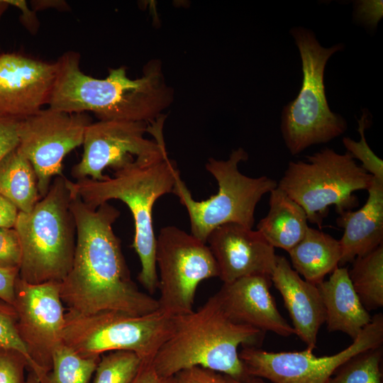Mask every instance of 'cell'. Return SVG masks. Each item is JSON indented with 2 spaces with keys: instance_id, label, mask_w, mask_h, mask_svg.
<instances>
[{
  "instance_id": "f546056e",
  "label": "cell",
  "mask_w": 383,
  "mask_h": 383,
  "mask_svg": "<svg viewBox=\"0 0 383 383\" xmlns=\"http://www.w3.org/2000/svg\"><path fill=\"white\" fill-rule=\"evenodd\" d=\"M27 358L19 351L0 347V383H26Z\"/></svg>"
},
{
  "instance_id": "2e32d148",
  "label": "cell",
  "mask_w": 383,
  "mask_h": 383,
  "mask_svg": "<svg viewBox=\"0 0 383 383\" xmlns=\"http://www.w3.org/2000/svg\"><path fill=\"white\" fill-rule=\"evenodd\" d=\"M206 243L223 284L251 275L270 277L275 267L274 248L258 231L227 223L215 228Z\"/></svg>"
},
{
  "instance_id": "836d02e7",
  "label": "cell",
  "mask_w": 383,
  "mask_h": 383,
  "mask_svg": "<svg viewBox=\"0 0 383 383\" xmlns=\"http://www.w3.org/2000/svg\"><path fill=\"white\" fill-rule=\"evenodd\" d=\"M19 121L0 116V161L18 145Z\"/></svg>"
},
{
  "instance_id": "cb8c5ba5",
  "label": "cell",
  "mask_w": 383,
  "mask_h": 383,
  "mask_svg": "<svg viewBox=\"0 0 383 383\" xmlns=\"http://www.w3.org/2000/svg\"><path fill=\"white\" fill-rule=\"evenodd\" d=\"M348 274L362 305L368 311L383 306V245L356 257Z\"/></svg>"
},
{
  "instance_id": "f1b7e54d",
  "label": "cell",
  "mask_w": 383,
  "mask_h": 383,
  "mask_svg": "<svg viewBox=\"0 0 383 383\" xmlns=\"http://www.w3.org/2000/svg\"><path fill=\"white\" fill-rule=\"evenodd\" d=\"M368 112L362 111V115L358 122V132L360 134V141H355L349 137L343 138V143L352 157L362 162V167L373 177L383 180V161L377 157L367 143L365 131L368 127Z\"/></svg>"
},
{
  "instance_id": "3957f363",
  "label": "cell",
  "mask_w": 383,
  "mask_h": 383,
  "mask_svg": "<svg viewBox=\"0 0 383 383\" xmlns=\"http://www.w3.org/2000/svg\"><path fill=\"white\" fill-rule=\"evenodd\" d=\"M171 334L152 361L157 373L171 378L184 370L201 367L238 381L251 377L239 357L240 345L252 346L264 332L233 321L216 294L196 311L172 317Z\"/></svg>"
},
{
  "instance_id": "ffe728a7",
  "label": "cell",
  "mask_w": 383,
  "mask_h": 383,
  "mask_svg": "<svg viewBox=\"0 0 383 383\" xmlns=\"http://www.w3.org/2000/svg\"><path fill=\"white\" fill-rule=\"evenodd\" d=\"M325 309L327 329L355 340L371 322L369 311L355 291L345 267H338L328 280L316 285Z\"/></svg>"
},
{
  "instance_id": "7a4b0ae2",
  "label": "cell",
  "mask_w": 383,
  "mask_h": 383,
  "mask_svg": "<svg viewBox=\"0 0 383 383\" xmlns=\"http://www.w3.org/2000/svg\"><path fill=\"white\" fill-rule=\"evenodd\" d=\"M79 55L63 54L56 62V78L49 108L66 113L93 112L100 121H152L170 106L172 93L161 64L151 60L140 78L131 79L126 68L109 71L105 79L85 74Z\"/></svg>"
},
{
  "instance_id": "f35d334b",
  "label": "cell",
  "mask_w": 383,
  "mask_h": 383,
  "mask_svg": "<svg viewBox=\"0 0 383 383\" xmlns=\"http://www.w3.org/2000/svg\"><path fill=\"white\" fill-rule=\"evenodd\" d=\"M226 382L227 383H267V382H265V381H263L262 379H258V378H255L252 380H250V381H238V380H236V379H234L230 377H228L226 375Z\"/></svg>"
},
{
  "instance_id": "30bf717a",
  "label": "cell",
  "mask_w": 383,
  "mask_h": 383,
  "mask_svg": "<svg viewBox=\"0 0 383 383\" xmlns=\"http://www.w3.org/2000/svg\"><path fill=\"white\" fill-rule=\"evenodd\" d=\"M155 262L159 270V311L170 317L193 311L200 282L219 276L206 243L174 226L161 228L156 238Z\"/></svg>"
},
{
  "instance_id": "83f0119b",
  "label": "cell",
  "mask_w": 383,
  "mask_h": 383,
  "mask_svg": "<svg viewBox=\"0 0 383 383\" xmlns=\"http://www.w3.org/2000/svg\"><path fill=\"white\" fill-rule=\"evenodd\" d=\"M0 347L12 348L21 353L28 361V370L35 372L40 383H49L30 357L17 331V314L13 306L0 299Z\"/></svg>"
},
{
  "instance_id": "9c48e42d",
  "label": "cell",
  "mask_w": 383,
  "mask_h": 383,
  "mask_svg": "<svg viewBox=\"0 0 383 383\" xmlns=\"http://www.w3.org/2000/svg\"><path fill=\"white\" fill-rule=\"evenodd\" d=\"M172 317L159 310L143 316L116 311L89 315L67 312L62 343L82 357L128 350L143 362H152L171 334Z\"/></svg>"
},
{
  "instance_id": "52a82bcc",
  "label": "cell",
  "mask_w": 383,
  "mask_h": 383,
  "mask_svg": "<svg viewBox=\"0 0 383 383\" xmlns=\"http://www.w3.org/2000/svg\"><path fill=\"white\" fill-rule=\"evenodd\" d=\"M306 159L289 162L277 187L304 209L308 221L321 228L331 206L338 214L357 207L354 192L367 190L373 177L347 151L339 154L324 148Z\"/></svg>"
},
{
  "instance_id": "8d00e7d4",
  "label": "cell",
  "mask_w": 383,
  "mask_h": 383,
  "mask_svg": "<svg viewBox=\"0 0 383 383\" xmlns=\"http://www.w3.org/2000/svg\"><path fill=\"white\" fill-rule=\"evenodd\" d=\"M19 211L0 194V228H14Z\"/></svg>"
},
{
  "instance_id": "4dcf8cb0",
  "label": "cell",
  "mask_w": 383,
  "mask_h": 383,
  "mask_svg": "<svg viewBox=\"0 0 383 383\" xmlns=\"http://www.w3.org/2000/svg\"><path fill=\"white\" fill-rule=\"evenodd\" d=\"M22 260L20 238L14 228H0V268L18 269Z\"/></svg>"
},
{
  "instance_id": "1f68e13d",
  "label": "cell",
  "mask_w": 383,
  "mask_h": 383,
  "mask_svg": "<svg viewBox=\"0 0 383 383\" xmlns=\"http://www.w3.org/2000/svg\"><path fill=\"white\" fill-rule=\"evenodd\" d=\"M172 380L173 383H227L224 374L201 367L180 371L172 377Z\"/></svg>"
},
{
  "instance_id": "8992f818",
  "label": "cell",
  "mask_w": 383,
  "mask_h": 383,
  "mask_svg": "<svg viewBox=\"0 0 383 383\" xmlns=\"http://www.w3.org/2000/svg\"><path fill=\"white\" fill-rule=\"evenodd\" d=\"M290 34L299 52L303 81L297 96L283 107L281 132L289 152L295 155L340 136L348 124L341 115L331 110L324 84L326 63L343 45L323 47L314 33L302 26L292 28Z\"/></svg>"
},
{
  "instance_id": "d590c367",
  "label": "cell",
  "mask_w": 383,
  "mask_h": 383,
  "mask_svg": "<svg viewBox=\"0 0 383 383\" xmlns=\"http://www.w3.org/2000/svg\"><path fill=\"white\" fill-rule=\"evenodd\" d=\"M132 383H173L172 377L164 378L155 371L152 362H143Z\"/></svg>"
},
{
  "instance_id": "4fadbf2b",
  "label": "cell",
  "mask_w": 383,
  "mask_h": 383,
  "mask_svg": "<svg viewBox=\"0 0 383 383\" xmlns=\"http://www.w3.org/2000/svg\"><path fill=\"white\" fill-rule=\"evenodd\" d=\"M91 123L86 113H66L50 108L19 121L18 150L31 163L41 198L52 179L62 175V161L82 145L84 132Z\"/></svg>"
},
{
  "instance_id": "ba28073f",
  "label": "cell",
  "mask_w": 383,
  "mask_h": 383,
  "mask_svg": "<svg viewBox=\"0 0 383 383\" xmlns=\"http://www.w3.org/2000/svg\"><path fill=\"white\" fill-rule=\"evenodd\" d=\"M248 159L239 148L231 152L227 160L209 158L206 170L216 179L218 192L206 200L196 201L179 174L172 190L186 208L190 221L191 234L206 243L209 234L216 228L235 223L252 229L257 204L262 196L277 187L274 179L267 176L250 177L242 174L238 165Z\"/></svg>"
},
{
  "instance_id": "8fae6325",
  "label": "cell",
  "mask_w": 383,
  "mask_h": 383,
  "mask_svg": "<svg viewBox=\"0 0 383 383\" xmlns=\"http://www.w3.org/2000/svg\"><path fill=\"white\" fill-rule=\"evenodd\" d=\"M163 123L162 117L153 121L152 126L126 121L91 123L84 132L82 158L72 169V177L76 180H104L106 175L103 171L106 167L117 171L137 159L160 155L166 149Z\"/></svg>"
},
{
  "instance_id": "7402d4cb",
  "label": "cell",
  "mask_w": 383,
  "mask_h": 383,
  "mask_svg": "<svg viewBox=\"0 0 383 383\" xmlns=\"http://www.w3.org/2000/svg\"><path fill=\"white\" fill-rule=\"evenodd\" d=\"M288 253L292 268L306 281L316 285L339 267L341 256L339 240L309 226L302 239Z\"/></svg>"
},
{
  "instance_id": "277c9868",
  "label": "cell",
  "mask_w": 383,
  "mask_h": 383,
  "mask_svg": "<svg viewBox=\"0 0 383 383\" xmlns=\"http://www.w3.org/2000/svg\"><path fill=\"white\" fill-rule=\"evenodd\" d=\"M179 174L175 162L165 150L157 156L137 159L115 171L113 177L106 175L104 180L86 178L73 182L67 179L70 194L78 196L92 209L111 199L121 200L128 206L135 225L133 247L141 266L138 279L150 295L159 285L152 209L157 199L172 193Z\"/></svg>"
},
{
  "instance_id": "4316f807",
  "label": "cell",
  "mask_w": 383,
  "mask_h": 383,
  "mask_svg": "<svg viewBox=\"0 0 383 383\" xmlns=\"http://www.w3.org/2000/svg\"><path fill=\"white\" fill-rule=\"evenodd\" d=\"M142 360L134 352L115 350L100 357L93 383H132Z\"/></svg>"
},
{
  "instance_id": "484cf974",
  "label": "cell",
  "mask_w": 383,
  "mask_h": 383,
  "mask_svg": "<svg viewBox=\"0 0 383 383\" xmlns=\"http://www.w3.org/2000/svg\"><path fill=\"white\" fill-rule=\"evenodd\" d=\"M382 346L362 352L338 368L329 383H382Z\"/></svg>"
},
{
  "instance_id": "e575fe53",
  "label": "cell",
  "mask_w": 383,
  "mask_h": 383,
  "mask_svg": "<svg viewBox=\"0 0 383 383\" xmlns=\"http://www.w3.org/2000/svg\"><path fill=\"white\" fill-rule=\"evenodd\" d=\"M18 269L0 268V299L13 304Z\"/></svg>"
},
{
  "instance_id": "6da1fadb",
  "label": "cell",
  "mask_w": 383,
  "mask_h": 383,
  "mask_svg": "<svg viewBox=\"0 0 383 383\" xmlns=\"http://www.w3.org/2000/svg\"><path fill=\"white\" fill-rule=\"evenodd\" d=\"M70 196L76 244L71 268L60 282L67 312L116 311L143 316L159 310L157 299L141 292L131 277L113 230L120 211L108 202L92 209L78 196Z\"/></svg>"
},
{
  "instance_id": "5bb4252c",
  "label": "cell",
  "mask_w": 383,
  "mask_h": 383,
  "mask_svg": "<svg viewBox=\"0 0 383 383\" xmlns=\"http://www.w3.org/2000/svg\"><path fill=\"white\" fill-rule=\"evenodd\" d=\"M17 314V331L28 354L49 380L52 354L62 343L65 313L60 282L30 284L17 278L12 304Z\"/></svg>"
},
{
  "instance_id": "9a60e30c",
  "label": "cell",
  "mask_w": 383,
  "mask_h": 383,
  "mask_svg": "<svg viewBox=\"0 0 383 383\" xmlns=\"http://www.w3.org/2000/svg\"><path fill=\"white\" fill-rule=\"evenodd\" d=\"M56 73V62L14 52L1 54L0 116L21 121L49 104Z\"/></svg>"
},
{
  "instance_id": "60d3db41",
  "label": "cell",
  "mask_w": 383,
  "mask_h": 383,
  "mask_svg": "<svg viewBox=\"0 0 383 383\" xmlns=\"http://www.w3.org/2000/svg\"><path fill=\"white\" fill-rule=\"evenodd\" d=\"M9 6L10 5L9 4L7 0H0V19Z\"/></svg>"
},
{
  "instance_id": "ab89813d",
  "label": "cell",
  "mask_w": 383,
  "mask_h": 383,
  "mask_svg": "<svg viewBox=\"0 0 383 383\" xmlns=\"http://www.w3.org/2000/svg\"><path fill=\"white\" fill-rule=\"evenodd\" d=\"M26 383H40V382L35 372L28 370Z\"/></svg>"
},
{
  "instance_id": "ac0fdd59",
  "label": "cell",
  "mask_w": 383,
  "mask_h": 383,
  "mask_svg": "<svg viewBox=\"0 0 383 383\" xmlns=\"http://www.w3.org/2000/svg\"><path fill=\"white\" fill-rule=\"evenodd\" d=\"M271 282L280 293L291 317L295 335L313 351L326 321L325 309L318 287L301 278L285 257L277 255Z\"/></svg>"
},
{
  "instance_id": "e0dca14e",
  "label": "cell",
  "mask_w": 383,
  "mask_h": 383,
  "mask_svg": "<svg viewBox=\"0 0 383 383\" xmlns=\"http://www.w3.org/2000/svg\"><path fill=\"white\" fill-rule=\"evenodd\" d=\"M270 277L251 275L223 284L216 294L227 315L234 321L288 337L294 330L277 308L270 288Z\"/></svg>"
},
{
  "instance_id": "603a6c76",
  "label": "cell",
  "mask_w": 383,
  "mask_h": 383,
  "mask_svg": "<svg viewBox=\"0 0 383 383\" xmlns=\"http://www.w3.org/2000/svg\"><path fill=\"white\" fill-rule=\"evenodd\" d=\"M0 194L25 213L41 199L35 170L18 148L0 161Z\"/></svg>"
},
{
  "instance_id": "74e56055",
  "label": "cell",
  "mask_w": 383,
  "mask_h": 383,
  "mask_svg": "<svg viewBox=\"0 0 383 383\" xmlns=\"http://www.w3.org/2000/svg\"><path fill=\"white\" fill-rule=\"evenodd\" d=\"M10 6H14L21 11V17L22 22L28 29L33 31L37 28V19L32 11L29 9L25 1L22 0H7Z\"/></svg>"
},
{
  "instance_id": "5b68a950",
  "label": "cell",
  "mask_w": 383,
  "mask_h": 383,
  "mask_svg": "<svg viewBox=\"0 0 383 383\" xmlns=\"http://www.w3.org/2000/svg\"><path fill=\"white\" fill-rule=\"evenodd\" d=\"M70 202L67 178L60 175L30 211L18 212L14 228L22 248L21 279L30 284L60 282L69 272L76 244Z\"/></svg>"
},
{
  "instance_id": "7c38bea8",
  "label": "cell",
  "mask_w": 383,
  "mask_h": 383,
  "mask_svg": "<svg viewBox=\"0 0 383 383\" xmlns=\"http://www.w3.org/2000/svg\"><path fill=\"white\" fill-rule=\"evenodd\" d=\"M383 315L377 313L353 343L329 356H316L311 350L268 352L246 346L239 353L248 374L270 383H329L335 371L353 356L382 346Z\"/></svg>"
},
{
  "instance_id": "44dd1931",
  "label": "cell",
  "mask_w": 383,
  "mask_h": 383,
  "mask_svg": "<svg viewBox=\"0 0 383 383\" xmlns=\"http://www.w3.org/2000/svg\"><path fill=\"white\" fill-rule=\"evenodd\" d=\"M270 209L257 225L258 231L274 248L289 252L304 237L309 226L304 209L276 187L270 192Z\"/></svg>"
},
{
  "instance_id": "d4e9b609",
  "label": "cell",
  "mask_w": 383,
  "mask_h": 383,
  "mask_svg": "<svg viewBox=\"0 0 383 383\" xmlns=\"http://www.w3.org/2000/svg\"><path fill=\"white\" fill-rule=\"evenodd\" d=\"M100 357H82L63 343L52 354L49 383H89Z\"/></svg>"
},
{
  "instance_id": "d6a6232c",
  "label": "cell",
  "mask_w": 383,
  "mask_h": 383,
  "mask_svg": "<svg viewBox=\"0 0 383 383\" xmlns=\"http://www.w3.org/2000/svg\"><path fill=\"white\" fill-rule=\"evenodd\" d=\"M354 16L355 19L374 28L383 16V4L379 0H362L355 3Z\"/></svg>"
},
{
  "instance_id": "d6986e66",
  "label": "cell",
  "mask_w": 383,
  "mask_h": 383,
  "mask_svg": "<svg viewBox=\"0 0 383 383\" xmlns=\"http://www.w3.org/2000/svg\"><path fill=\"white\" fill-rule=\"evenodd\" d=\"M365 204L357 211L339 214L336 223L343 228L339 243V265L352 262L383 245V180L373 177Z\"/></svg>"
}]
</instances>
